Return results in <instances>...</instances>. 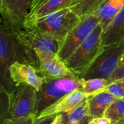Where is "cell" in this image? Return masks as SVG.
Segmentation results:
<instances>
[{
  "instance_id": "18",
  "label": "cell",
  "mask_w": 124,
  "mask_h": 124,
  "mask_svg": "<svg viewBox=\"0 0 124 124\" xmlns=\"http://www.w3.org/2000/svg\"><path fill=\"white\" fill-rule=\"evenodd\" d=\"M87 98V97H86ZM62 114V124H74L82 121L89 116V106L87 100L85 99L70 111Z\"/></svg>"
},
{
  "instance_id": "5",
  "label": "cell",
  "mask_w": 124,
  "mask_h": 124,
  "mask_svg": "<svg viewBox=\"0 0 124 124\" xmlns=\"http://www.w3.org/2000/svg\"><path fill=\"white\" fill-rule=\"evenodd\" d=\"M124 54V38L114 44L104 46L101 53L80 78L108 79L117 68Z\"/></svg>"
},
{
  "instance_id": "27",
  "label": "cell",
  "mask_w": 124,
  "mask_h": 124,
  "mask_svg": "<svg viewBox=\"0 0 124 124\" xmlns=\"http://www.w3.org/2000/svg\"><path fill=\"white\" fill-rule=\"evenodd\" d=\"M48 0H33V2H32V5H31V9H30V12H32V11L35 10L36 9L39 7L41 5H42L43 4H44Z\"/></svg>"
},
{
  "instance_id": "6",
  "label": "cell",
  "mask_w": 124,
  "mask_h": 124,
  "mask_svg": "<svg viewBox=\"0 0 124 124\" xmlns=\"http://www.w3.org/2000/svg\"><path fill=\"white\" fill-rule=\"evenodd\" d=\"M17 61L15 35L0 24V86L9 94L16 89L12 81L9 68Z\"/></svg>"
},
{
  "instance_id": "10",
  "label": "cell",
  "mask_w": 124,
  "mask_h": 124,
  "mask_svg": "<svg viewBox=\"0 0 124 124\" xmlns=\"http://www.w3.org/2000/svg\"><path fill=\"white\" fill-rule=\"evenodd\" d=\"M35 52L39 60V67L36 70L39 75L44 78V81L76 76L69 70L65 62L57 54L39 50H36Z\"/></svg>"
},
{
  "instance_id": "22",
  "label": "cell",
  "mask_w": 124,
  "mask_h": 124,
  "mask_svg": "<svg viewBox=\"0 0 124 124\" xmlns=\"http://www.w3.org/2000/svg\"><path fill=\"white\" fill-rule=\"evenodd\" d=\"M103 90L112 94L116 99L124 98V78L110 83Z\"/></svg>"
},
{
  "instance_id": "20",
  "label": "cell",
  "mask_w": 124,
  "mask_h": 124,
  "mask_svg": "<svg viewBox=\"0 0 124 124\" xmlns=\"http://www.w3.org/2000/svg\"><path fill=\"white\" fill-rule=\"evenodd\" d=\"M104 116L108 118L112 124L122 119L124 117V98L116 99L107 109Z\"/></svg>"
},
{
  "instance_id": "3",
  "label": "cell",
  "mask_w": 124,
  "mask_h": 124,
  "mask_svg": "<svg viewBox=\"0 0 124 124\" xmlns=\"http://www.w3.org/2000/svg\"><path fill=\"white\" fill-rule=\"evenodd\" d=\"M102 28L98 24L84 42L65 62L69 70L80 78L102 51Z\"/></svg>"
},
{
  "instance_id": "26",
  "label": "cell",
  "mask_w": 124,
  "mask_h": 124,
  "mask_svg": "<svg viewBox=\"0 0 124 124\" xmlns=\"http://www.w3.org/2000/svg\"><path fill=\"white\" fill-rule=\"evenodd\" d=\"M88 124H112L111 121L107 117H100L92 118Z\"/></svg>"
},
{
  "instance_id": "23",
  "label": "cell",
  "mask_w": 124,
  "mask_h": 124,
  "mask_svg": "<svg viewBox=\"0 0 124 124\" xmlns=\"http://www.w3.org/2000/svg\"><path fill=\"white\" fill-rule=\"evenodd\" d=\"M36 118V116L35 113H32L25 117L20 118H7L2 124H32Z\"/></svg>"
},
{
  "instance_id": "13",
  "label": "cell",
  "mask_w": 124,
  "mask_h": 124,
  "mask_svg": "<svg viewBox=\"0 0 124 124\" xmlns=\"http://www.w3.org/2000/svg\"><path fill=\"white\" fill-rule=\"evenodd\" d=\"M124 6V0H105L94 12L102 31L112 23Z\"/></svg>"
},
{
  "instance_id": "4",
  "label": "cell",
  "mask_w": 124,
  "mask_h": 124,
  "mask_svg": "<svg viewBox=\"0 0 124 124\" xmlns=\"http://www.w3.org/2000/svg\"><path fill=\"white\" fill-rule=\"evenodd\" d=\"M81 78L68 76L60 78L45 80L36 94V103L33 110L36 118L44 109L55 103L65 95L81 89Z\"/></svg>"
},
{
  "instance_id": "29",
  "label": "cell",
  "mask_w": 124,
  "mask_h": 124,
  "mask_svg": "<svg viewBox=\"0 0 124 124\" xmlns=\"http://www.w3.org/2000/svg\"><path fill=\"white\" fill-rule=\"evenodd\" d=\"M92 119V118L90 117V116H86V117H85L82 121H79L78 123H76V124H88V123L89 122V121Z\"/></svg>"
},
{
  "instance_id": "9",
  "label": "cell",
  "mask_w": 124,
  "mask_h": 124,
  "mask_svg": "<svg viewBox=\"0 0 124 124\" xmlns=\"http://www.w3.org/2000/svg\"><path fill=\"white\" fill-rule=\"evenodd\" d=\"M37 91L28 84H22L9 94V113L10 118H20L33 113Z\"/></svg>"
},
{
  "instance_id": "14",
  "label": "cell",
  "mask_w": 124,
  "mask_h": 124,
  "mask_svg": "<svg viewBox=\"0 0 124 124\" xmlns=\"http://www.w3.org/2000/svg\"><path fill=\"white\" fill-rule=\"evenodd\" d=\"M89 106V116L92 118L103 117L105 111L116 100L106 91H101L86 98Z\"/></svg>"
},
{
  "instance_id": "25",
  "label": "cell",
  "mask_w": 124,
  "mask_h": 124,
  "mask_svg": "<svg viewBox=\"0 0 124 124\" xmlns=\"http://www.w3.org/2000/svg\"><path fill=\"white\" fill-rule=\"evenodd\" d=\"M57 115L52 114V115L43 116L41 118H36L32 124H51L55 119Z\"/></svg>"
},
{
  "instance_id": "11",
  "label": "cell",
  "mask_w": 124,
  "mask_h": 124,
  "mask_svg": "<svg viewBox=\"0 0 124 124\" xmlns=\"http://www.w3.org/2000/svg\"><path fill=\"white\" fill-rule=\"evenodd\" d=\"M9 72L10 78L16 87L28 84L38 92L44 82V78L39 75L36 68L29 64L15 61L9 66Z\"/></svg>"
},
{
  "instance_id": "24",
  "label": "cell",
  "mask_w": 124,
  "mask_h": 124,
  "mask_svg": "<svg viewBox=\"0 0 124 124\" xmlns=\"http://www.w3.org/2000/svg\"><path fill=\"white\" fill-rule=\"evenodd\" d=\"M124 78V54L123 55L121 60H120L118 65L114 73L111 75V76L108 79V83H111L113 81Z\"/></svg>"
},
{
  "instance_id": "28",
  "label": "cell",
  "mask_w": 124,
  "mask_h": 124,
  "mask_svg": "<svg viewBox=\"0 0 124 124\" xmlns=\"http://www.w3.org/2000/svg\"><path fill=\"white\" fill-rule=\"evenodd\" d=\"M51 124H62V114H57L55 119L53 121V122Z\"/></svg>"
},
{
  "instance_id": "7",
  "label": "cell",
  "mask_w": 124,
  "mask_h": 124,
  "mask_svg": "<svg viewBox=\"0 0 124 124\" xmlns=\"http://www.w3.org/2000/svg\"><path fill=\"white\" fill-rule=\"evenodd\" d=\"M33 0H0L4 25L15 35L25 29L24 23Z\"/></svg>"
},
{
  "instance_id": "31",
  "label": "cell",
  "mask_w": 124,
  "mask_h": 124,
  "mask_svg": "<svg viewBox=\"0 0 124 124\" xmlns=\"http://www.w3.org/2000/svg\"><path fill=\"white\" fill-rule=\"evenodd\" d=\"M1 18L0 17V24H1Z\"/></svg>"
},
{
  "instance_id": "21",
  "label": "cell",
  "mask_w": 124,
  "mask_h": 124,
  "mask_svg": "<svg viewBox=\"0 0 124 124\" xmlns=\"http://www.w3.org/2000/svg\"><path fill=\"white\" fill-rule=\"evenodd\" d=\"M9 94L0 86V124L10 118L9 113Z\"/></svg>"
},
{
  "instance_id": "2",
  "label": "cell",
  "mask_w": 124,
  "mask_h": 124,
  "mask_svg": "<svg viewBox=\"0 0 124 124\" xmlns=\"http://www.w3.org/2000/svg\"><path fill=\"white\" fill-rule=\"evenodd\" d=\"M80 20L78 16L66 7L25 25V28L46 33L63 42L68 33Z\"/></svg>"
},
{
  "instance_id": "19",
  "label": "cell",
  "mask_w": 124,
  "mask_h": 124,
  "mask_svg": "<svg viewBox=\"0 0 124 124\" xmlns=\"http://www.w3.org/2000/svg\"><path fill=\"white\" fill-rule=\"evenodd\" d=\"M81 90L86 95V97H89L102 91L109 84V83L108 79L105 78H81Z\"/></svg>"
},
{
  "instance_id": "15",
  "label": "cell",
  "mask_w": 124,
  "mask_h": 124,
  "mask_svg": "<svg viewBox=\"0 0 124 124\" xmlns=\"http://www.w3.org/2000/svg\"><path fill=\"white\" fill-rule=\"evenodd\" d=\"M124 38V6L112 23L102 31V42L104 46L114 44Z\"/></svg>"
},
{
  "instance_id": "8",
  "label": "cell",
  "mask_w": 124,
  "mask_h": 124,
  "mask_svg": "<svg viewBox=\"0 0 124 124\" xmlns=\"http://www.w3.org/2000/svg\"><path fill=\"white\" fill-rule=\"evenodd\" d=\"M98 24L99 20L94 15H91L81 19L80 22L65 38L58 52L59 57L65 62Z\"/></svg>"
},
{
  "instance_id": "12",
  "label": "cell",
  "mask_w": 124,
  "mask_h": 124,
  "mask_svg": "<svg viewBox=\"0 0 124 124\" xmlns=\"http://www.w3.org/2000/svg\"><path fill=\"white\" fill-rule=\"evenodd\" d=\"M86 95L81 89L76 90L62 97L55 103L44 109L41 112L37 118H41L52 114L57 115L67 113L82 102L85 99H86Z\"/></svg>"
},
{
  "instance_id": "17",
  "label": "cell",
  "mask_w": 124,
  "mask_h": 124,
  "mask_svg": "<svg viewBox=\"0 0 124 124\" xmlns=\"http://www.w3.org/2000/svg\"><path fill=\"white\" fill-rule=\"evenodd\" d=\"M105 0H71L68 8L81 19L93 15Z\"/></svg>"
},
{
  "instance_id": "30",
  "label": "cell",
  "mask_w": 124,
  "mask_h": 124,
  "mask_svg": "<svg viewBox=\"0 0 124 124\" xmlns=\"http://www.w3.org/2000/svg\"><path fill=\"white\" fill-rule=\"evenodd\" d=\"M116 124H124V117L122 119H121L119 121H118Z\"/></svg>"
},
{
  "instance_id": "1",
  "label": "cell",
  "mask_w": 124,
  "mask_h": 124,
  "mask_svg": "<svg viewBox=\"0 0 124 124\" xmlns=\"http://www.w3.org/2000/svg\"><path fill=\"white\" fill-rule=\"evenodd\" d=\"M17 61L31 65L36 69L39 60L36 50L58 54L62 42L44 33L25 28L15 34Z\"/></svg>"
},
{
  "instance_id": "16",
  "label": "cell",
  "mask_w": 124,
  "mask_h": 124,
  "mask_svg": "<svg viewBox=\"0 0 124 124\" xmlns=\"http://www.w3.org/2000/svg\"><path fill=\"white\" fill-rule=\"evenodd\" d=\"M70 1L71 0H48L39 7L28 13L24 23V27L25 25L42 17L68 7Z\"/></svg>"
}]
</instances>
